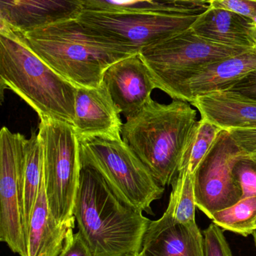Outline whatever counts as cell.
Returning a JSON list of instances; mask_svg holds the SVG:
<instances>
[{"instance_id":"4","label":"cell","mask_w":256,"mask_h":256,"mask_svg":"<svg viewBox=\"0 0 256 256\" xmlns=\"http://www.w3.org/2000/svg\"><path fill=\"white\" fill-rule=\"evenodd\" d=\"M0 86L31 106L40 120L73 126L77 87L59 74L26 43L22 34L0 27Z\"/></svg>"},{"instance_id":"9","label":"cell","mask_w":256,"mask_h":256,"mask_svg":"<svg viewBox=\"0 0 256 256\" xmlns=\"http://www.w3.org/2000/svg\"><path fill=\"white\" fill-rule=\"evenodd\" d=\"M244 154L229 131L222 130L194 173L195 204L210 219L241 200L233 168Z\"/></svg>"},{"instance_id":"3","label":"cell","mask_w":256,"mask_h":256,"mask_svg":"<svg viewBox=\"0 0 256 256\" xmlns=\"http://www.w3.org/2000/svg\"><path fill=\"white\" fill-rule=\"evenodd\" d=\"M197 112L189 102L169 104L150 100L138 114L126 118L123 141L148 168L160 186L172 184L194 128Z\"/></svg>"},{"instance_id":"30","label":"cell","mask_w":256,"mask_h":256,"mask_svg":"<svg viewBox=\"0 0 256 256\" xmlns=\"http://www.w3.org/2000/svg\"><path fill=\"white\" fill-rule=\"evenodd\" d=\"M183 1L208 2L209 0H183Z\"/></svg>"},{"instance_id":"17","label":"cell","mask_w":256,"mask_h":256,"mask_svg":"<svg viewBox=\"0 0 256 256\" xmlns=\"http://www.w3.org/2000/svg\"><path fill=\"white\" fill-rule=\"evenodd\" d=\"M69 230L59 224L51 212L43 174L29 226L27 240L28 256H58L63 250Z\"/></svg>"},{"instance_id":"32","label":"cell","mask_w":256,"mask_h":256,"mask_svg":"<svg viewBox=\"0 0 256 256\" xmlns=\"http://www.w3.org/2000/svg\"><path fill=\"white\" fill-rule=\"evenodd\" d=\"M143 256L142 254H141V256Z\"/></svg>"},{"instance_id":"8","label":"cell","mask_w":256,"mask_h":256,"mask_svg":"<svg viewBox=\"0 0 256 256\" xmlns=\"http://www.w3.org/2000/svg\"><path fill=\"white\" fill-rule=\"evenodd\" d=\"M252 49L213 43L189 28L143 48L139 54L151 73L156 88L161 90L185 72Z\"/></svg>"},{"instance_id":"18","label":"cell","mask_w":256,"mask_h":256,"mask_svg":"<svg viewBox=\"0 0 256 256\" xmlns=\"http://www.w3.org/2000/svg\"><path fill=\"white\" fill-rule=\"evenodd\" d=\"M144 256H205L204 236L196 222L171 226L144 242Z\"/></svg>"},{"instance_id":"5","label":"cell","mask_w":256,"mask_h":256,"mask_svg":"<svg viewBox=\"0 0 256 256\" xmlns=\"http://www.w3.org/2000/svg\"><path fill=\"white\" fill-rule=\"evenodd\" d=\"M79 142L81 167L96 171L126 206L153 214L152 203L162 198L165 188L123 138L90 137Z\"/></svg>"},{"instance_id":"12","label":"cell","mask_w":256,"mask_h":256,"mask_svg":"<svg viewBox=\"0 0 256 256\" xmlns=\"http://www.w3.org/2000/svg\"><path fill=\"white\" fill-rule=\"evenodd\" d=\"M112 100L126 118L144 108L156 88L153 76L139 54L111 64L103 76Z\"/></svg>"},{"instance_id":"28","label":"cell","mask_w":256,"mask_h":256,"mask_svg":"<svg viewBox=\"0 0 256 256\" xmlns=\"http://www.w3.org/2000/svg\"><path fill=\"white\" fill-rule=\"evenodd\" d=\"M228 131L241 150L256 160V129H235Z\"/></svg>"},{"instance_id":"16","label":"cell","mask_w":256,"mask_h":256,"mask_svg":"<svg viewBox=\"0 0 256 256\" xmlns=\"http://www.w3.org/2000/svg\"><path fill=\"white\" fill-rule=\"evenodd\" d=\"M201 118L222 130L256 129V102L231 92H219L191 102Z\"/></svg>"},{"instance_id":"33","label":"cell","mask_w":256,"mask_h":256,"mask_svg":"<svg viewBox=\"0 0 256 256\" xmlns=\"http://www.w3.org/2000/svg\"><path fill=\"white\" fill-rule=\"evenodd\" d=\"M255 228H256V222H255Z\"/></svg>"},{"instance_id":"13","label":"cell","mask_w":256,"mask_h":256,"mask_svg":"<svg viewBox=\"0 0 256 256\" xmlns=\"http://www.w3.org/2000/svg\"><path fill=\"white\" fill-rule=\"evenodd\" d=\"M120 112L106 86L77 87L73 128L79 140L90 137L122 138Z\"/></svg>"},{"instance_id":"31","label":"cell","mask_w":256,"mask_h":256,"mask_svg":"<svg viewBox=\"0 0 256 256\" xmlns=\"http://www.w3.org/2000/svg\"><path fill=\"white\" fill-rule=\"evenodd\" d=\"M252 236H253L254 240H255V246H256V230L252 233Z\"/></svg>"},{"instance_id":"6","label":"cell","mask_w":256,"mask_h":256,"mask_svg":"<svg viewBox=\"0 0 256 256\" xmlns=\"http://www.w3.org/2000/svg\"><path fill=\"white\" fill-rule=\"evenodd\" d=\"M43 148L47 198L56 221L75 228V207L81 172L80 142L73 126L41 120L38 132Z\"/></svg>"},{"instance_id":"20","label":"cell","mask_w":256,"mask_h":256,"mask_svg":"<svg viewBox=\"0 0 256 256\" xmlns=\"http://www.w3.org/2000/svg\"><path fill=\"white\" fill-rule=\"evenodd\" d=\"M83 12L129 13L142 12H174L201 14L208 2L183 0H78Z\"/></svg>"},{"instance_id":"7","label":"cell","mask_w":256,"mask_h":256,"mask_svg":"<svg viewBox=\"0 0 256 256\" xmlns=\"http://www.w3.org/2000/svg\"><path fill=\"white\" fill-rule=\"evenodd\" d=\"M198 15L174 12H83L78 20L114 44L139 54L143 48L190 28Z\"/></svg>"},{"instance_id":"27","label":"cell","mask_w":256,"mask_h":256,"mask_svg":"<svg viewBox=\"0 0 256 256\" xmlns=\"http://www.w3.org/2000/svg\"><path fill=\"white\" fill-rule=\"evenodd\" d=\"M58 256H93L80 232L74 233V228L68 230L63 250Z\"/></svg>"},{"instance_id":"22","label":"cell","mask_w":256,"mask_h":256,"mask_svg":"<svg viewBox=\"0 0 256 256\" xmlns=\"http://www.w3.org/2000/svg\"><path fill=\"white\" fill-rule=\"evenodd\" d=\"M222 130L204 118L198 121L186 144L179 172L186 170L194 174Z\"/></svg>"},{"instance_id":"2","label":"cell","mask_w":256,"mask_h":256,"mask_svg":"<svg viewBox=\"0 0 256 256\" xmlns=\"http://www.w3.org/2000/svg\"><path fill=\"white\" fill-rule=\"evenodd\" d=\"M21 34L42 60L76 87L99 86L111 64L138 54L97 36L78 19Z\"/></svg>"},{"instance_id":"19","label":"cell","mask_w":256,"mask_h":256,"mask_svg":"<svg viewBox=\"0 0 256 256\" xmlns=\"http://www.w3.org/2000/svg\"><path fill=\"white\" fill-rule=\"evenodd\" d=\"M171 186L172 190L168 208L162 218L157 220L151 221L146 233L144 242L150 240L158 233L171 226L196 222L194 174L186 170H181L174 178Z\"/></svg>"},{"instance_id":"21","label":"cell","mask_w":256,"mask_h":256,"mask_svg":"<svg viewBox=\"0 0 256 256\" xmlns=\"http://www.w3.org/2000/svg\"><path fill=\"white\" fill-rule=\"evenodd\" d=\"M43 174V148L39 135L33 131L31 136L26 142L24 194L21 203V215L26 244L32 213L40 190Z\"/></svg>"},{"instance_id":"14","label":"cell","mask_w":256,"mask_h":256,"mask_svg":"<svg viewBox=\"0 0 256 256\" xmlns=\"http://www.w3.org/2000/svg\"><path fill=\"white\" fill-rule=\"evenodd\" d=\"M82 13L78 0H0V27L25 33Z\"/></svg>"},{"instance_id":"26","label":"cell","mask_w":256,"mask_h":256,"mask_svg":"<svg viewBox=\"0 0 256 256\" xmlns=\"http://www.w3.org/2000/svg\"><path fill=\"white\" fill-rule=\"evenodd\" d=\"M209 7L224 9L249 18L256 24V0H209Z\"/></svg>"},{"instance_id":"15","label":"cell","mask_w":256,"mask_h":256,"mask_svg":"<svg viewBox=\"0 0 256 256\" xmlns=\"http://www.w3.org/2000/svg\"><path fill=\"white\" fill-rule=\"evenodd\" d=\"M190 28L197 36L218 44L256 48L255 22L230 10L208 7Z\"/></svg>"},{"instance_id":"1","label":"cell","mask_w":256,"mask_h":256,"mask_svg":"<svg viewBox=\"0 0 256 256\" xmlns=\"http://www.w3.org/2000/svg\"><path fill=\"white\" fill-rule=\"evenodd\" d=\"M75 219L93 256H140L151 220L122 202L94 170L81 168Z\"/></svg>"},{"instance_id":"11","label":"cell","mask_w":256,"mask_h":256,"mask_svg":"<svg viewBox=\"0 0 256 256\" xmlns=\"http://www.w3.org/2000/svg\"><path fill=\"white\" fill-rule=\"evenodd\" d=\"M256 69V48L179 75L160 90L173 100L190 103L197 98L228 91Z\"/></svg>"},{"instance_id":"10","label":"cell","mask_w":256,"mask_h":256,"mask_svg":"<svg viewBox=\"0 0 256 256\" xmlns=\"http://www.w3.org/2000/svg\"><path fill=\"white\" fill-rule=\"evenodd\" d=\"M27 138L0 131V240L14 254L28 256L21 215Z\"/></svg>"},{"instance_id":"23","label":"cell","mask_w":256,"mask_h":256,"mask_svg":"<svg viewBox=\"0 0 256 256\" xmlns=\"http://www.w3.org/2000/svg\"><path fill=\"white\" fill-rule=\"evenodd\" d=\"M213 224L240 236L252 234L256 230V196L242 198L234 206L213 214Z\"/></svg>"},{"instance_id":"24","label":"cell","mask_w":256,"mask_h":256,"mask_svg":"<svg viewBox=\"0 0 256 256\" xmlns=\"http://www.w3.org/2000/svg\"><path fill=\"white\" fill-rule=\"evenodd\" d=\"M233 173L241 188L242 198L256 196V160L245 154L239 158ZM241 198V200H242Z\"/></svg>"},{"instance_id":"25","label":"cell","mask_w":256,"mask_h":256,"mask_svg":"<svg viewBox=\"0 0 256 256\" xmlns=\"http://www.w3.org/2000/svg\"><path fill=\"white\" fill-rule=\"evenodd\" d=\"M204 256H233L229 245L220 227L211 224L203 232Z\"/></svg>"},{"instance_id":"29","label":"cell","mask_w":256,"mask_h":256,"mask_svg":"<svg viewBox=\"0 0 256 256\" xmlns=\"http://www.w3.org/2000/svg\"><path fill=\"white\" fill-rule=\"evenodd\" d=\"M228 91L256 102V69L245 75Z\"/></svg>"}]
</instances>
